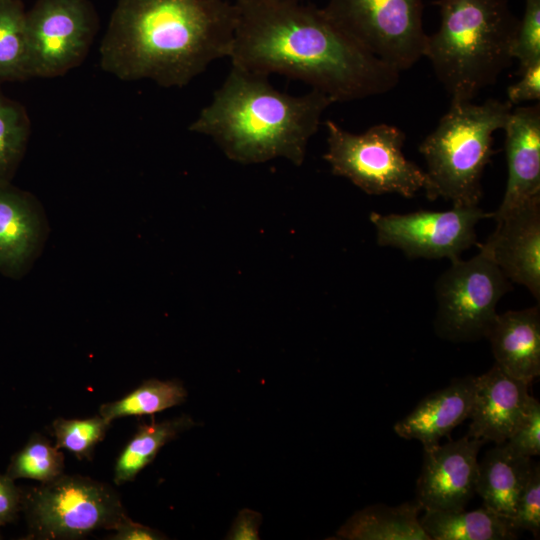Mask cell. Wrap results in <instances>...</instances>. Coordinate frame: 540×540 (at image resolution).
<instances>
[{
	"label": "cell",
	"instance_id": "obj_19",
	"mask_svg": "<svg viewBox=\"0 0 540 540\" xmlns=\"http://www.w3.org/2000/svg\"><path fill=\"white\" fill-rule=\"evenodd\" d=\"M532 465L530 457L513 452L505 443L488 450L479 463L476 482L483 506L511 520Z\"/></svg>",
	"mask_w": 540,
	"mask_h": 540
},
{
	"label": "cell",
	"instance_id": "obj_32",
	"mask_svg": "<svg viewBox=\"0 0 540 540\" xmlns=\"http://www.w3.org/2000/svg\"><path fill=\"white\" fill-rule=\"evenodd\" d=\"M22 495L23 490L14 484V480L0 474V526L13 522L22 511Z\"/></svg>",
	"mask_w": 540,
	"mask_h": 540
},
{
	"label": "cell",
	"instance_id": "obj_11",
	"mask_svg": "<svg viewBox=\"0 0 540 540\" xmlns=\"http://www.w3.org/2000/svg\"><path fill=\"white\" fill-rule=\"evenodd\" d=\"M492 216L477 205L406 214L372 212L370 221L380 246L397 248L409 258L453 261L476 243L477 224Z\"/></svg>",
	"mask_w": 540,
	"mask_h": 540
},
{
	"label": "cell",
	"instance_id": "obj_2",
	"mask_svg": "<svg viewBox=\"0 0 540 540\" xmlns=\"http://www.w3.org/2000/svg\"><path fill=\"white\" fill-rule=\"evenodd\" d=\"M235 8L226 0H118L104 34L101 68L125 81L184 87L228 58Z\"/></svg>",
	"mask_w": 540,
	"mask_h": 540
},
{
	"label": "cell",
	"instance_id": "obj_5",
	"mask_svg": "<svg viewBox=\"0 0 540 540\" xmlns=\"http://www.w3.org/2000/svg\"><path fill=\"white\" fill-rule=\"evenodd\" d=\"M513 105L487 99L451 103L436 128L419 146L427 170L424 189L429 200L443 198L453 206H477L481 180L492 154L493 134L504 129Z\"/></svg>",
	"mask_w": 540,
	"mask_h": 540
},
{
	"label": "cell",
	"instance_id": "obj_3",
	"mask_svg": "<svg viewBox=\"0 0 540 540\" xmlns=\"http://www.w3.org/2000/svg\"><path fill=\"white\" fill-rule=\"evenodd\" d=\"M332 103L329 96L314 89L300 96L281 92L270 84L268 76L231 65L189 130L211 137L238 163L282 157L301 165L308 142Z\"/></svg>",
	"mask_w": 540,
	"mask_h": 540
},
{
	"label": "cell",
	"instance_id": "obj_33",
	"mask_svg": "<svg viewBox=\"0 0 540 540\" xmlns=\"http://www.w3.org/2000/svg\"><path fill=\"white\" fill-rule=\"evenodd\" d=\"M262 523V515L257 511L243 509L239 511L226 539L231 540H257L258 530Z\"/></svg>",
	"mask_w": 540,
	"mask_h": 540
},
{
	"label": "cell",
	"instance_id": "obj_23",
	"mask_svg": "<svg viewBox=\"0 0 540 540\" xmlns=\"http://www.w3.org/2000/svg\"><path fill=\"white\" fill-rule=\"evenodd\" d=\"M26 12L21 0H0V83L30 78Z\"/></svg>",
	"mask_w": 540,
	"mask_h": 540
},
{
	"label": "cell",
	"instance_id": "obj_9",
	"mask_svg": "<svg viewBox=\"0 0 540 540\" xmlns=\"http://www.w3.org/2000/svg\"><path fill=\"white\" fill-rule=\"evenodd\" d=\"M323 10L356 43L399 72L424 57L421 0H328Z\"/></svg>",
	"mask_w": 540,
	"mask_h": 540
},
{
	"label": "cell",
	"instance_id": "obj_16",
	"mask_svg": "<svg viewBox=\"0 0 540 540\" xmlns=\"http://www.w3.org/2000/svg\"><path fill=\"white\" fill-rule=\"evenodd\" d=\"M476 376L454 379L447 387L430 393L394 425L395 433L404 439H416L424 450L440 444V439L469 418Z\"/></svg>",
	"mask_w": 540,
	"mask_h": 540
},
{
	"label": "cell",
	"instance_id": "obj_10",
	"mask_svg": "<svg viewBox=\"0 0 540 540\" xmlns=\"http://www.w3.org/2000/svg\"><path fill=\"white\" fill-rule=\"evenodd\" d=\"M98 27L89 0H37L26 12L30 78L62 76L79 66Z\"/></svg>",
	"mask_w": 540,
	"mask_h": 540
},
{
	"label": "cell",
	"instance_id": "obj_1",
	"mask_svg": "<svg viewBox=\"0 0 540 540\" xmlns=\"http://www.w3.org/2000/svg\"><path fill=\"white\" fill-rule=\"evenodd\" d=\"M231 65L303 81L334 102L393 89L400 72L341 30L325 13L298 0H234Z\"/></svg>",
	"mask_w": 540,
	"mask_h": 540
},
{
	"label": "cell",
	"instance_id": "obj_25",
	"mask_svg": "<svg viewBox=\"0 0 540 540\" xmlns=\"http://www.w3.org/2000/svg\"><path fill=\"white\" fill-rule=\"evenodd\" d=\"M30 120L19 102L0 92V186L9 184L27 146Z\"/></svg>",
	"mask_w": 540,
	"mask_h": 540
},
{
	"label": "cell",
	"instance_id": "obj_34",
	"mask_svg": "<svg viewBox=\"0 0 540 540\" xmlns=\"http://www.w3.org/2000/svg\"><path fill=\"white\" fill-rule=\"evenodd\" d=\"M110 540H163L167 537L159 530L134 522L128 515L115 527Z\"/></svg>",
	"mask_w": 540,
	"mask_h": 540
},
{
	"label": "cell",
	"instance_id": "obj_31",
	"mask_svg": "<svg viewBox=\"0 0 540 540\" xmlns=\"http://www.w3.org/2000/svg\"><path fill=\"white\" fill-rule=\"evenodd\" d=\"M521 79L507 89V100L512 105L540 99V61L534 62L521 72Z\"/></svg>",
	"mask_w": 540,
	"mask_h": 540
},
{
	"label": "cell",
	"instance_id": "obj_4",
	"mask_svg": "<svg viewBox=\"0 0 540 540\" xmlns=\"http://www.w3.org/2000/svg\"><path fill=\"white\" fill-rule=\"evenodd\" d=\"M440 26L427 35L424 57L451 97L472 101L513 61L519 19L508 0H437Z\"/></svg>",
	"mask_w": 540,
	"mask_h": 540
},
{
	"label": "cell",
	"instance_id": "obj_8",
	"mask_svg": "<svg viewBox=\"0 0 540 540\" xmlns=\"http://www.w3.org/2000/svg\"><path fill=\"white\" fill-rule=\"evenodd\" d=\"M510 290L511 281L482 248L468 260L451 261L435 284V332L454 343L484 338Z\"/></svg>",
	"mask_w": 540,
	"mask_h": 540
},
{
	"label": "cell",
	"instance_id": "obj_15",
	"mask_svg": "<svg viewBox=\"0 0 540 540\" xmlns=\"http://www.w3.org/2000/svg\"><path fill=\"white\" fill-rule=\"evenodd\" d=\"M529 384L496 364L477 376L467 435L499 445L505 443L528 410L532 397Z\"/></svg>",
	"mask_w": 540,
	"mask_h": 540
},
{
	"label": "cell",
	"instance_id": "obj_21",
	"mask_svg": "<svg viewBox=\"0 0 540 540\" xmlns=\"http://www.w3.org/2000/svg\"><path fill=\"white\" fill-rule=\"evenodd\" d=\"M421 525L430 540H511L512 521L482 506L472 511L424 510Z\"/></svg>",
	"mask_w": 540,
	"mask_h": 540
},
{
	"label": "cell",
	"instance_id": "obj_28",
	"mask_svg": "<svg viewBox=\"0 0 540 540\" xmlns=\"http://www.w3.org/2000/svg\"><path fill=\"white\" fill-rule=\"evenodd\" d=\"M511 54L519 62V72L540 61V0H525Z\"/></svg>",
	"mask_w": 540,
	"mask_h": 540
},
{
	"label": "cell",
	"instance_id": "obj_29",
	"mask_svg": "<svg viewBox=\"0 0 540 540\" xmlns=\"http://www.w3.org/2000/svg\"><path fill=\"white\" fill-rule=\"evenodd\" d=\"M517 530L530 531L535 538L540 535V466L533 463L527 482L518 498L511 519Z\"/></svg>",
	"mask_w": 540,
	"mask_h": 540
},
{
	"label": "cell",
	"instance_id": "obj_24",
	"mask_svg": "<svg viewBox=\"0 0 540 540\" xmlns=\"http://www.w3.org/2000/svg\"><path fill=\"white\" fill-rule=\"evenodd\" d=\"M187 390L178 380L148 379L121 399L100 406L99 415L112 422L128 416L153 415L185 402Z\"/></svg>",
	"mask_w": 540,
	"mask_h": 540
},
{
	"label": "cell",
	"instance_id": "obj_18",
	"mask_svg": "<svg viewBox=\"0 0 540 540\" xmlns=\"http://www.w3.org/2000/svg\"><path fill=\"white\" fill-rule=\"evenodd\" d=\"M41 224L29 195L10 184L0 186V271L20 277L39 246Z\"/></svg>",
	"mask_w": 540,
	"mask_h": 540
},
{
	"label": "cell",
	"instance_id": "obj_35",
	"mask_svg": "<svg viewBox=\"0 0 540 540\" xmlns=\"http://www.w3.org/2000/svg\"><path fill=\"white\" fill-rule=\"evenodd\" d=\"M0 539H1V536H0Z\"/></svg>",
	"mask_w": 540,
	"mask_h": 540
},
{
	"label": "cell",
	"instance_id": "obj_13",
	"mask_svg": "<svg viewBox=\"0 0 540 540\" xmlns=\"http://www.w3.org/2000/svg\"><path fill=\"white\" fill-rule=\"evenodd\" d=\"M494 232L480 246L504 275L540 300V200L500 218Z\"/></svg>",
	"mask_w": 540,
	"mask_h": 540
},
{
	"label": "cell",
	"instance_id": "obj_26",
	"mask_svg": "<svg viewBox=\"0 0 540 540\" xmlns=\"http://www.w3.org/2000/svg\"><path fill=\"white\" fill-rule=\"evenodd\" d=\"M64 473V455L39 433H33L24 447L11 457L5 473L10 479L28 478L40 483Z\"/></svg>",
	"mask_w": 540,
	"mask_h": 540
},
{
	"label": "cell",
	"instance_id": "obj_27",
	"mask_svg": "<svg viewBox=\"0 0 540 540\" xmlns=\"http://www.w3.org/2000/svg\"><path fill=\"white\" fill-rule=\"evenodd\" d=\"M111 422L102 416L88 419L57 418L51 425L55 447L72 452L78 459H92L95 446L101 442Z\"/></svg>",
	"mask_w": 540,
	"mask_h": 540
},
{
	"label": "cell",
	"instance_id": "obj_7",
	"mask_svg": "<svg viewBox=\"0 0 540 540\" xmlns=\"http://www.w3.org/2000/svg\"><path fill=\"white\" fill-rule=\"evenodd\" d=\"M28 539H79L100 529L114 530L127 516L118 492L81 475L58 478L23 490Z\"/></svg>",
	"mask_w": 540,
	"mask_h": 540
},
{
	"label": "cell",
	"instance_id": "obj_36",
	"mask_svg": "<svg viewBox=\"0 0 540 540\" xmlns=\"http://www.w3.org/2000/svg\"><path fill=\"white\" fill-rule=\"evenodd\" d=\"M298 1H301V0H298Z\"/></svg>",
	"mask_w": 540,
	"mask_h": 540
},
{
	"label": "cell",
	"instance_id": "obj_30",
	"mask_svg": "<svg viewBox=\"0 0 540 540\" xmlns=\"http://www.w3.org/2000/svg\"><path fill=\"white\" fill-rule=\"evenodd\" d=\"M505 444L525 457L540 455V403L533 396L524 418Z\"/></svg>",
	"mask_w": 540,
	"mask_h": 540
},
{
	"label": "cell",
	"instance_id": "obj_12",
	"mask_svg": "<svg viewBox=\"0 0 540 540\" xmlns=\"http://www.w3.org/2000/svg\"><path fill=\"white\" fill-rule=\"evenodd\" d=\"M486 442L466 436L424 450L416 482L423 510L460 511L476 494L478 452Z\"/></svg>",
	"mask_w": 540,
	"mask_h": 540
},
{
	"label": "cell",
	"instance_id": "obj_22",
	"mask_svg": "<svg viewBox=\"0 0 540 540\" xmlns=\"http://www.w3.org/2000/svg\"><path fill=\"white\" fill-rule=\"evenodd\" d=\"M196 426L188 415L161 422L140 423L137 431L119 454L114 467V482L122 485L135 479L149 465L159 450L184 431Z\"/></svg>",
	"mask_w": 540,
	"mask_h": 540
},
{
	"label": "cell",
	"instance_id": "obj_20",
	"mask_svg": "<svg viewBox=\"0 0 540 540\" xmlns=\"http://www.w3.org/2000/svg\"><path fill=\"white\" fill-rule=\"evenodd\" d=\"M418 502L397 506L375 504L356 512L338 530V538L352 540H430L423 529Z\"/></svg>",
	"mask_w": 540,
	"mask_h": 540
},
{
	"label": "cell",
	"instance_id": "obj_17",
	"mask_svg": "<svg viewBox=\"0 0 540 540\" xmlns=\"http://www.w3.org/2000/svg\"><path fill=\"white\" fill-rule=\"evenodd\" d=\"M485 338L495 364L509 375L530 383L540 375V308L497 314Z\"/></svg>",
	"mask_w": 540,
	"mask_h": 540
},
{
	"label": "cell",
	"instance_id": "obj_6",
	"mask_svg": "<svg viewBox=\"0 0 540 540\" xmlns=\"http://www.w3.org/2000/svg\"><path fill=\"white\" fill-rule=\"evenodd\" d=\"M324 159L334 175L350 180L369 195L388 193L412 198L427 185L425 171L403 154L405 134L380 123L355 134L327 120Z\"/></svg>",
	"mask_w": 540,
	"mask_h": 540
},
{
	"label": "cell",
	"instance_id": "obj_14",
	"mask_svg": "<svg viewBox=\"0 0 540 540\" xmlns=\"http://www.w3.org/2000/svg\"><path fill=\"white\" fill-rule=\"evenodd\" d=\"M503 130L508 178L494 219L540 200V105L513 108Z\"/></svg>",
	"mask_w": 540,
	"mask_h": 540
}]
</instances>
